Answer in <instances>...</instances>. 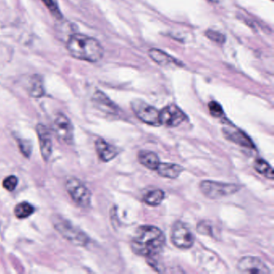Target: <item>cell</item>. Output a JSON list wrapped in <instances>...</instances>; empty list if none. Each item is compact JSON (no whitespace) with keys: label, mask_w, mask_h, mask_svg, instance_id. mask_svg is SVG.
Instances as JSON below:
<instances>
[{"label":"cell","mask_w":274,"mask_h":274,"mask_svg":"<svg viewBox=\"0 0 274 274\" xmlns=\"http://www.w3.org/2000/svg\"><path fill=\"white\" fill-rule=\"evenodd\" d=\"M165 242V236L159 228L143 225L137 229L132 239L131 248L135 254L152 259L160 254Z\"/></svg>","instance_id":"1"},{"label":"cell","mask_w":274,"mask_h":274,"mask_svg":"<svg viewBox=\"0 0 274 274\" xmlns=\"http://www.w3.org/2000/svg\"><path fill=\"white\" fill-rule=\"evenodd\" d=\"M66 48L68 53L77 60L91 63L99 61L104 56L103 48L98 40L80 33L71 35L68 37Z\"/></svg>","instance_id":"2"},{"label":"cell","mask_w":274,"mask_h":274,"mask_svg":"<svg viewBox=\"0 0 274 274\" xmlns=\"http://www.w3.org/2000/svg\"><path fill=\"white\" fill-rule=\"evenodd\" d=\"M54 228L65 240L76 246L85 247L90 243V238L81 229L74 226L68 220L60 216L53 218Z\"/></svg>","instance_id":"3"},{"label":"cell","mask_w":274,"mask_h":274,"mask_svg":"<svg viewBox=\"0 0 274 274\" xmlns=\"http://www.w3.org/2000/svg\"><path fill=\"white\" fill-rule=\"evenodd\" d=\"M201 192L211 199H217L233 195L240 190V186L234 183H220L215 181H202L199 185Z\"/></svg>","instance_id":"4"},{"label":"cell","mask_w":274,"mask_h":274,"mask_svg":"<svg viewBox=\"0 0 274 274\" xmlns=\"http://www.w3.org/2000/svg\"><path fill=\"white\" fill-rule=\"evenodd\" d=\"M65 187L70 198L76 204L82 208L90 206L91 192L82 181L76 178H70L66 182Z\"/></svg>","instance_id":"5"},{"label":"cell","mask_w":274,"mask_h":274,"mask_svg":"<svg viewBox=\"0 0 274 274\" xmlns=\"http://www.w3.org/2000/svg\"><path fill=\"white\" fill-rule=\"evenodd\" d=\"M171 242L179 249H189L195 243V236L186 223L177 221L171 233Z\"/></svg>","instance_id":"6"},{"label":"cell","mask_w":274,"mask_h":274,"mask_svg":"<svg viewBox=\"0 0 274 274\" xmlns=\"http://www.w3.org/2000/svg\"><path fill=\"white\" fill-rule=\"evenodd\" d=\"M131 106L138 118L144 123L154 126L161 125L159 121V111L156 108L142 100H134L132 102Z\"/></svg>","instance_id":"7"},{"label":"cell","mask_w":274,"mask_h":274,"mask_svg":"<svg viewBox=\"0 0 274 274\" xmlns=\"http://www.w3.org/2000/svg\"><path fill=\"white\" fill-rule=\"evenodd\" d=\"M186 119L187 116L175 105H167L159 111L160 124L167 127H176Z\"/></svg>","instance_id":"8"},{"label":"cell","mask_w":274,"mask_h":274,"mask_svg":"<svg viewBox=\"0 0 274 274\" xmlns=\"http://www.w3.org/2000/svg\"><path fill=\"white\" fill-rule=\"evenodd\" d=\"M54 130L60 140L67 145L74 143V127L67 116L58 113L54 119Z\"/></svg>","instance_id":"9"},{"label":"cell","mask_w":274,"mask_h":274,"mask_svg":"<svg viewBox=\"0 0 274 274\" xmlns=\"http://www.w3.org/2000/svg\"><path fill=\"white\" fill-rule=\"evenodd\" d=\"M237 268L240 272L249 274L270 273L266 264L256 256H244L239 260Z\"/></svg>","instance_id":"10"},{"label":"cell","mask_w":274,"mask_h":274,"mask_svg":"<svg viewBox=\"0 0 274 274\" xmlns=\"http://www.w3.org/2000/svg\"><path fill=\"white\" fill-rule=\"evenodd\" d=\"M40 152L44 161L48 162L52 153V135L48 128L43 124H38L36 126Z\"/></svg>","instance_id":"11"},{"label":"cell","mask_w":274,"mask_h":274,"mask_svg":"<svg viewBox=\"0 0 274 274\" xmlns=\"http://www.w3.org/2000/svg\"><path fill=\"white\" fill-rule=\"evenodd\" d=\"M224 135L229 141L248 148H254L252 140L244 132L235 126H226L222 129Z\"/></svg>","instance_id":"12"},{"label":"cell","mask_w":274,"mask_h":274,"mask_svg":"<svg viewBox=\"0 0 274 274\" xmlns=\"http://www.w3.org/2000/svg\"><path fill=\"white\" fill-rule=\"evenodd\" d=\"M95 147L100 159L103 162L111 161L119 154V150L117 147H113L102 139L96 140Z\"/></svg>","instance_id":"13"},{"label":"cell","mask_w":274,"mask_h":274,"mask_svg":"<svg viewBox=\"0 0 274 274\" xmlns=\"http://www.w3.org/2000/svg\"><path fill=\"white\" fill-rule=\"evenodd\" d=\"M150 57L151 60L155 61L156 64L159 65L163 66V67H179L181 66L179 62L175 60V58L170 56L166 52H163L161 50L159 49H151L148 52Z\"/></svg>","instance_id":"14"},{"label":"cell","mask_w":274,"mask_h":274,"mask_svg":"<svg viewBox=\"0 0 274 274\" xmlns=\"http://www.w3.org/2000/svg\"><path fill=\"white\" fill-rule=\"evenodd\" d=\"M155 171L160 176L167 179H176L183 172V167L175 163H160Z\"/></svg>","instance_id":"15"},{"label":"cell","mask_w":274,"mask_h":274,"mask_svg":"<svg viewBox=\"0 0 274 274\" xmlns=\"http://www.w3.org/2000/svg\"><path fill=\"white\" fill-rule=\"evenodd\" d=\"M93 102L98 109L105 113L113 114L117 112V106L102 92L97 91L93 96Z\"/></svg>","instance_id":"16"},{"label":"cell","mask_w":274,"mask_h":274,"mask_svg":"<svg viewBox=\"0 0 274 274\" xmlns=\"http://www.w3.org/2000/svg\"><path fill=\"white\" fill-rule=\"evenodd\" d=\"M138 158H139V163H141L142 165L147 167V169L152 170V171L157 169L158 166L160 163L159 156L153 151H139Z\"/></svg>","instance_id":"17"},{"label":"cell","mask_w":274,"mask_h":274,"mask_svg":"<svg viewBox=\"0 0 274 274\" xmlns=\"http://www.w3.org/2000/svg\"><path fill=\"white\" fill-rule=\"evenodd\" d=\"M164 199H165V193L159 189L151 190L146 193L145 195L143 196L144 203L149 206L153 207L160 204Z\"/></svg>","instance_id":"18"},{"label":"cell","mask_w":274,"mask_h":274,"mask_svg":"<svg viewBox=\"0 0 274 274\" xmlns=\"http://www.w3.org/2000/svg\"><path fill=\"white\" fill-rule=\"evenodd\" d=\"M254 168L259 174L262 175L267 179H273V169L264 159H256V161L254 162Z\"/></svg>","instance_id":"19"},{"label":"cell","mask_w":274,"mask_h":274,"mask_svg":"<svg viewBox=\"0 0 274 274\" xmlns=\"http://www.w3.org/2000/svg\"><path fill=\"white\" fill-rule=\"evenodd\" d=\"M34 207L27 202L18 203L15 207L14 214L18 219H25L34 213Z\"/></svg>","instance_id":"20"},{"label":"cell","mask_w":274,"mask_h":274,"mask_svg":"<svg viewBox=\"0 0 274 274\" xmlns=\"http://www.w3.org/2000/svg\"><path fill=\"white\" fill-rule=\"evenodd\" d=\"M29 93L34 98H40L44 95V87L40 78H33L31 80Z\"/></svg>","instance_id":"21"},{"label":"cell","mask_w":274,"mask_h":274,"mask_svg":"<svg viewBox=\"0 0 274 274\" xmlns=\"http://www.w3.org/2000/svg\"><path fill=\"white\" fill-rule=\"evenodd\" d=\"M41 1L55 18L57 20H61L63 18V15H62L57 0H41Z\"/></svg>","instance_id":"22"},{"label":"cell","mask_w":274,"mask_h":274,"mask_svg":"<svg viewBox=\"0 0 274 274\" xmlns=\"http://www.w3.org/2000/svg\"><path fill=\"white\" fill-rule=\"evenodd\" d=\"M209 109L211 115L214 117H224V110H223L221 105L217 102H211L209 103Z\"/></svg>","instance_id":"23"},{"label":"cell","mask_w":274,"mask_h":274,"mask_svg":"<svg viewBox=\"0 0 274 274\" xmlns=\"http://www.w3.org/2000/svg\"><path fill=\"white\" fill-rule=\"evenodd\" d=\"M17 184H18V179L14 175L7 177L6 179L3 181V187L8 191H14L17 187Z\"/></svg>","instance_id":"24"},{"label":"cell","mask_w":274,"mask_h":274,"mask_svg":"<svg viewBox=\"0 0 274 274\" xmlns=\"http://www.w3.org/2000/svg\"><path fill=\"white\" fill-rule=\"evenodd\" d=\"M206 36L210 39L211 40L218 43V44H223L225 40V37L224 35L216 31L209 30L206 32Z\"/></svg>","instance_id":"25"},{"label":"cell","mask_w":274,"mask_h":274,"mask_svg":"<svg viewBox=\"0 0 274 274\" xmlns=\"http://www.w3.org/2000/svg\"><path fill=\"white\" fill-rule=\"evenodd\" d=\"M18 144L20 150L24 154V156H26V157L30 156L31 152H32V144L30 142L19 139Z\"/></svg>","instance_id":"26"},{"label":"cell","mask_w":274,"mask_h":274,"mask_svg":"<svg viewBox=\"0 0 274 274\" xmlns=\"http://www.w3.org/2000/svg\"><path fill=\"white\" fill-rule=\"evenodd\" d=\"M197 230L200 234L209 235V236L213 234V229H212L210 224L206 221H202L199 223L197 226Z\"/></svg>","instance_id":"27"}]
</instances>
